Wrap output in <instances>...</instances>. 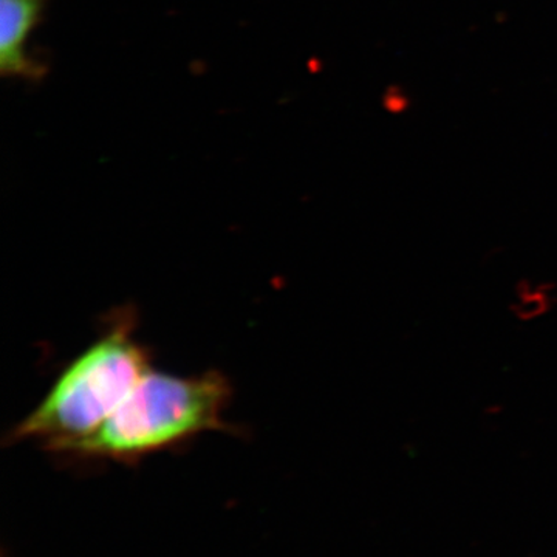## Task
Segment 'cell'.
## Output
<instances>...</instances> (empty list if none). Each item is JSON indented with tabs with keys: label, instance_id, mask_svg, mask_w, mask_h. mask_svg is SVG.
Returning a JSON list of instances; mask_svg holds the SVG:
<instances>
[{
	"label": "cell",
	"instance_id": "obj_1",
	"mask_svg": "<svg viewBox=\"0 0 557 557\" xmlns=\"http://www.w3.org/2000/svg\"><path fill=\"white\" fill-rule=\"evenodd\" d=\"M137 322L134 307L113 310L101 335L62 370L38 408L11 429L9 442L38 440L62 457L94 434L150 369L148 347L135 336Z\"/></svg>",
	"mask_w": 557,
	"mask_h": 557
},
{
	"label": "cell",
	"instance_id": "obj_2",
	"mask_svg": "<svg viewBox=\"0 0 557 557\" xmlns=\"http://www.w3.org/2000/svg\"><path fill=\"white\" fill-rule=\"evenodd\" d=\"M233 387L218 370L175 376L149 369L126 399L89 437L62 456L72 461L137 463L185 446L205 432H239L223 418Z\"/></svg>",
	"mask_w": 557,
	"mask_h": 557
},
{
	"label": "cell",
	"instance_id": "obj_3",
	"mask_svg": "<svg viewBox=\"0 0 557 557\" xmlns=\"http://www.w3.org/2000/svg\"><path fill=\"white\" fill-rule=\"evenodd\" d=\"M49 0H0V72L5 78L39 83L46 62L32 57L27 40L38 27Z\"/></svg>",
	"mask_w": 557,
	"mask_h": 557
}]
</instances>
